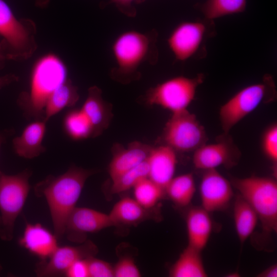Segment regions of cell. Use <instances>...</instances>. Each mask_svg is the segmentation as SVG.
Here are the masks:
<instances>
[{
  "mask_svg": "<svg viewBox=\"0 0 277 277\" xmlns=\"http://www.w3.org/2000/svg\"><path fill=\"white\" fill-rule=\"evenodd\" d=\"M36 27L30 19H18L4 0H0V36L9 60H24L35 52Z\"/></svg>",
  "mask_w": 277,
  "mask_h": 277,
  "instance_id": "7",
  "label": "cell"
},
{
  "mask_svg": "<svg viewBox=\"0 0 277 277\" xmlns=\"http://www.w3.org/2000/svg\"><path fill=\"white\" fill-rule=\"evenodd\" d=\"M152 148L138 141L129 143L126 148L119 144H115L112 147V158L108 168L112 181L146 160Z\"/></svg>",
  "mask_w": 277,
  "mask_h": 277,
  "instance_id": "15",
  "label": "cell"
},
{
  "mask_svg": "<svg viewBox=\"0 0 277 277\" xmlns=\"http://www.w3.org/2000/svg\"><path fill=\"white\" fill-rule=\"evenodd\" d=\"M0 268H1V267H0Z\"/></svg>",
  "mask_w": 277,
  "mask_h": 277,
  "instance_id": "40",
  "label": "cell"
},
{
  "mask_svg": "<svg viewBox=\"0 0 277 277\" xmlns=\"http://www.w3.org/2000/svg\"><path fill=\"white\" fill-rule=\"evenodd\" d=\"M165 193L177 206L184 207L191 202L195 192L193 175L186 173L173 177L165 189Z\"/></svg>",
  "mask_w": 277,
  "mask_h": 277,
  "instance_id": "25",
  "label": "cell"
},
{
  "mask_svg": "<svg viewBox=\"0 0 277 277\" xmlns=\"http://www.w3.org/2000/svg\"><path fill=\"white\" fill-rule=\"evenodd\" d=\"M204 80V75L201 73L193 78L183 76L171 78L148 89L144 95L145 102L150 106H160L172 113L187 109Z\"/></svg>",
  "mask_w": 277,
  "mask_h": 277,
  "instance_id": "8",
  "label": "cell"
},
{
  "mask_svg": "<svg viewBox=\"0 0 277 277\" xmlns=\"http://www.w3.org/2000/svg\"><path fill=\"white\" fill-rule=\"evenodd\" d=\"M81 109L91 125L93 138L109 127L113 115L112 105L103 99L102 90L96 86L88 89L87 98Z\"/></svg>",
  "mask_w": 277,
  "mask_h": 277,
  "instance_id": "16",
  "label": "cell"
},
{
  "mask_svg": "<svg viewBox=\"0 0 277 277\" xmlns=\"http://www.w3.org/2000/svg\"><path fill=\"white\" fill-rule=\"evenodd\" d=\"M8 55L6 47L2 41H0V68H2L5 62L8 60Z\"/></svg>",
  "mask_w": 277,
  "mask_h": 277,
  "instance_id": "37",
  "label": "cell"
},
{
  "mask_svg": "<svg viewBox=\"0 0 277 277\" xmlns=\"http://www.w3.org/2000/svg\"><path fill=\"white\" fill-rule=\"evenodd\" d=\"M133 189L135 200L147 209L153 208L165 194V189L148 177L141 180Z\"/></svg>",
  "mask_w": 277,
  "mask_h": 277,
  "instance_id": "28",
  "label": "cell"
},
{
  "mask_svg": "<svg viewBox=\"0 0 277 277\" xmlns=\"http://www.w3.org/2000/svg\"><path fill=\"white\" fill-rule=\"evenodd\" d=\"M49 0H35V5L39 8H45L49 3Z\"/></svg>",
  "mask_w": 277,
  "mask_h": 277,
  "instance_id": "38",
  "label": "cell"
},
{
  "mask_svg": "<svg viewBox=\"0 0 277 277\" xmlns=\"http://www.w3.org/2000/svg\"><path fill=\"white\" fill-rule=\"evenodd\" d=\"M209 213L201 206L190 208L186 214L188 245L201 251L206 247L212 231Z\"/></svg>",
  "mask_w": 277,
  "mask_h": 277,
  "instance_id": "20",
  "label": "cell"
},
{
  "mask_svg": "<svg viewBox=\"0 0 277 277\" xmlns=\"http://www.w3.org/2000/svg\"><path fill=\"white\" fill-rule=\"evenodd\" d=\"M31 175L28 169L14 175L0 171V238L4 241H10L13 237L16 219L29 192Z\"/></svg>",
  "mask_w": 277,
  "mask_h": 277,
  "instance_id": "6",
  "label": "cell"
},
{
  "mask_svg": "<svg viewBox=\"0 0 277 277\" xmlns=\"http://www.w3.org/2000/svg\"><path fill=\"white\" fill-rule=\"evenodd\" d=\"M95 172L73 165L63 174L48 175L34 186L36 195L47 201L57 238L65 233L67 220L76 207L86 180Z\"/></svg>",
  "mask_w": 277,
  "mask_h": 277,
  "instance_id": "1",
  "label": "cell"
},
{
  "mask_svg": "<svg viewBox=\"0 0 277 277\" xmlns=\"http://www.w3.org/2000/svg\"><path fill=\"white\" fill-rule=\"evenodd\" d=\"M18 81V77L14 74L0 76V89Z\"/></svg>",
  "mask_w": 277,
  "mask_h": 277,
  "instance_id": "35",
  "label": "cell"
},
{
  "mask_svg": "<svg viewBox=\"0 0 277 277\" xmlns=\"http://www.w3.org/2000/svg\"><path fill=\"white\" fill-rule=\"evenodd\" d=\"M241 153L229 133L219 135L213 144H205L194 151L192 161L197 169H216L220 166L231 168L236 165Z\"/></svg>",
  "mask_w": 277,
  "mask_h": 277,
  "instance_id": "10",
  "label": "cell"
},
{
  "mask_svg": "<svg viewBox=\"0 0 277 277\" xmlns=\"http://www.w3.org/2000/svg\"><path fill=\"white\" fill-rule=\"evenodd\" d=\"M147 160L148 178L165 189L175 172L177 164L175 151L164 144L152 147Z\"/></svg>",
  "mask_w": 277,
  "mask_h": 277,
  "instance_id": "18",
  "label": "cell"
},
{
  "mask_svg": "<svg viewBox=\"0 0 277 277\" xmlns=\"http://www.w3.org/2000/svg\"><path fill=\"white\" fill-rule=\"evenodd\" d=\"M67 67L56 54L48 53L39 57L31 69L29 90L17 100L27 117L43 120L46 103L52 93L68 78Z\"/></svg>",
  "mask_w": 277,
  "mask_h": 277,
  "instance_id": "3",
  "label": "cell"
},
{
  "mask_svg": "<svg viewBox=\"0 0 277 277\" xmlns=\"http://www.w3.org/2000/svg\"><path fill=\"white\" fill-rule=\"evenodd\" d=\"M263 149L267 156L274 163L277 161V126L269 127L263 138Z\"/></svg>",
  "mask_w": 277,
  "mask_h": 277,
  "instance_id": "31",
  "label": "cell"
},
{
  "mask_svg": "<svg viewBox=\"0 0 277 277\" xmlns=\"http://www.w3.org/2000/svg\"><path fill=\"white\" fill-rule=\"evenodd\" d=\"M114 226L109 214L86 207H75L67 220L65 234L73 242L85 241L89 233Z\"/></svg>",
  "mask_w": 277,
  "mask_h": 277,
  "instance_id": "13",
  "label": "cell"
},
{
  "mask_svg": "<svg viewBox=\"0 0 277 277\" xmlns=\"http://www.w3.org/2000/svg\"><path fill=\"white\" fill-rule=\"evenodd\" d=\"M152 209L144 207L135 199L125 197L114 205L109 215L114 226L135 225L151 219Z\"/></svg>",
  "mask_w": 277,
  "mask_h": 277,
  "instance_id": "21",
  "label": "cell"
},
{
  "mask_svg": "<svg viewBox=\"0 0 277 277\" xmlns=\"http://www.w3.org/2000/svg\"><path fill=\"white\" fill-rule=\"evenodd\" d=\"M113 269L114 277L141 276V273L134 260L129 256L121 258Z\"/></svg>",
  "mask_w": 277,
  "mask_h": 277,
  "instance_id": "32",
  "label": "cell"
},
{
  "mask_svg": "<svg viewBox=\"0 0 277 277\" xmlns=\"http://www.w3.org/2000/svg\"><path fill=\"white\" fill-rule=\"evenodd\" d=\"M275 83L270 75H265L258 83L248 86L236 93L220 109L223 132L228 133L241 120L260 105L275 100Z\"/></svg>",
  "mask_w": 277,
  "mask_h": 277,
  "instance_id": "5",
  "label": "cell"
},
{
  "mask_svg": "<svg viewBox=\"0 0 277 277\" xmlns=\"http://www.w3.org/2000/svg\"><path fill=\"white\" fill-rule=\"evenodd\" d=\"M3 140H4V137L3 136L2 134H0V149H1L2 144L3 142Z\"/></svg>",
  "mask_w": 277,
  "mask_h": 277,
  "instance_id": "39",
  "label": "cell"
},
{
  "mask_svg": "<svg viewBox=\"0 0 277 277\" xmlns=\"http://www.w3.org/2000/svg\"><path fill=\"white\" fill-rule=\"evenodd\" d=\"M205 22H183L172 30L167 43L176 61H185L197 53L207 33Z\"/></svg>",
  "mask_w": 277,
  "mask_h": 277,
  "instance_id": "11",
  "label": "cell"
},
{
  "mask_svg": "<svg viewBox=\"0 0 277 277\" xmlns=\"http://www.w3.org/2000/svg\"><path fill=\"white\" fill-rule=\"evenodd\" d=\"M161 140L175 151H194L206 144L208 136L196 116L187 109L172 113L166 124Z\"/></svg>",
  "mask_w": 277,
  "mask_h": 277,
  "instance_id": "9",
  "label": "cell"
},
{
  "mask_svg": "<svg viewBox=\"0 0 277 277\" xmlns=\"http://www.w3.org/2000/svg\"><path fill=\"white\" fill-rule=\"evenodd\" d=\"M157 36L155 29L146 32L128 30L119 34L111 47L115 66L110 71L111 77L124 84L138 80L143 64H155L158 60Z\"/></svg>",
  "mask_w": 277,
  "mask_h": 277,
  "instance_id": "2",
  "label": "cell"
},
{
  "mask_svg": "<svg viewBox=\"0 0 277 277\" xmlns=\"http://www.w3.org/2000/svg\"><path fill=\"white\" fill-rule=\"evenodd\" d=\"M232 187L216 169L205 170L200 185L202 207L210 213L225 209L233 197Z\"/></svg>",
  "mask_w": 277,
  "mask_h": 277,
  "instance_id": "14",
  "label": "cell"
},
{
  "mask_svg": "<svg viewBox=\"0 0 277 277\" xmlns=\"http://www.w3.org/2000/svg\"><path fill=\"white\" fill-rule=\"evenodd\" d=\"M201 251L188 245L172 266L169 271L171 277H206Z\"/></svg>",
  "mask_w": 277,
  "mask_h": 277,
  "instance_id": "23",
  "label": "cell"
},
{
  "mask_svg": "<svg viewBox=\"0 0 277 277\" xmlns=\"http://www.w3.org/2000/svg\"><path fill=\"white\" fill-rule=\"evenodd\" d=\"M247 0H206L197 7L206 19L212 22L216 18L245 11Z\"/></svg>",
  "mask_w": 277,
  "mask_h": 277,
  "instance_id": "26",
  "label": "cell"
},
{
  "mask_svg": "<svg viewBox=\"0 0 277 277\" xmlns=\"http://www.w3.org/2000/svg\"><path fill=\"white\" fill-rule=\"evenodd\" d=\"M97 252L96 246L89 241L77 246H58L47 260L37 265L35 271L38 276L65 275L75 262L93 256Z\"/></svg>",
  "mask_w": 277,
  "mask_h": 277,
  "instance_id": "12",
  "label": "cell"
},
{
  "mask_svg": "<svg viewBox=\"0 0 277 277\" xmlns=\"http://www.w3.org/2000/svg\"><path fill=\"white\" fill-rule=\"evenodd\" d=\"M89 277H113V267L108 262L93 256L87 259Z\"/></svg>",
  "mask_w": 277,
  "mask_h": 277,
  "instance_id": "30",
  "label": "cell"
},
{
  "mask_svg": "<svg viewBox=\"0 0 277 277\" xmlns=\"http://www.w3.org/2000/svg\"><path fill=\"white\" fill-rule=\"evenodd\" d=\"M257 276L259 277H276L277 276V266L274 264L264 271L260 273Z\"/></svg>",
  "mask_w": 277,
  "mask_h": 277,
  "instance_id": "36",
  "label": "cell"
},
{
  "mask_svg": "<svg viewBox=\"0 0 277 277\" xmlns=\"http://www.w3.org/2000/svg\"><path fill=\"white\" fill-rule=\"evenodd\" d=\"M79 97L77 87L67 78L48 97L44 110L43 120L47 122L63 109L73 106L78 101Z\"/></svg>",
  "mask_w": 277,
  "mask_h": 277,
  "instance_id": "22",
  "label": "cell"
},
{
  "mask_svg": "<svg viewBox=\"0 0 277 277\" xmlns=\"http://www.w3.org/2000/svg\"><path fill=\"white\" fill-rule=\"evenodd\" d=\"M230 182L253 208L263 229L277 231V183L270 177L252 176L231 179Z\"/></svg>",
  "mask_w": 277,
  "mask_h": 277,
  "instance_id": "4",
  "label": "cell"
},
{
  "mask_svg": "<svg viewBox=\"0 0 277 277\" xmlns=\"http://www.w3.org/2000/svg\"><path fill=\"white\" fill-rule=\"evenodd\" d=\"M57 239L54 234L41 224L26 223L18 243L32 254L45 261L58 247Z\"/></svg>",
  "mask_w": 277,
  "mask_h": 277,
  "instance_id": "17",
  "label": "cell"
},
{
  "mask_svg": "<svg viewBox=\"0 0 277 277\" xmlns=\"http://www.w3.org/2000/svg\"><path fill=\"white\" fill-rule=\"evenodd\" d=\"M47 122L36 120L28 125L22 134L12 141L13 148L18 156L32 159L46 151L42 142L45 134Z\"/></svg>",
  "mask_w": 277,
  "mask_h": 277,
  "instance_id": "19",
  "label": "cell"
},
{
  "mask_svg": "<svg viewBox=\"0 0 277 277\" xmlns=\"http://www.w3.org/2000/svg\"><path fill=\"white\" fill-rule=\"evenodd\" d=\"M87 259L75 262L68 268L65 275L68 277H89Z\"/></svg>",
  "mask_w": 277,
  "mask_h": 277,
  "instance_id": "34",
  "label": "cell"
},
{
  "mask_svg": "<svg viewBox=\"0 0 277 277\" xmlns=\"http://www.w3.org/2000/svg\"><path fill=\"white\" fill-rule=\"evenodd\" d=\"M233 219L238 236L242 244L253 232L259 218L253 208L239 194L235 199Z\"/></svg>",
  "mask_w": 277,
  "mask_h": 277,
  "instance_id": "24",
  "label": "cell"
},
{
  "mask_svg": "<svg viewBox=\"0 0 277 277\" xmlns=\"http://www.w3.org/2000/svg\"><path fill=\"white\" fill-rule=\"evenodd\" d=\"M145 0H109L104 6L114 5L122 14L129 17H134L136 15V9L134 4H138Z\"/></svg>",
  "mask_w": 277,
  "mask_h": 277,
  "instance_id": "33",
  "label": "cell"
},
{
  "mask_svg": "<svg viewBox=\"0 0 277 277\" xmlns=\"http://www.w3.org/2000/svg\"><path fill=\"white\" fill-rule=\"evenodd\" d=\"M149 165L147 160L123 173L112 181L111 192L113 194L126 191L141 180L148 177Z\"/></svg>",
  "mask_w": 277,
  "mask_h": 277,
  "instance_id": "29",
  "label": "cell"
},
{
  "mask_svg": "<svg viewBox=\"0 0 277 277\" xmlns=\"http://www.w3.org/2000/svg\"><path fill=\"white\" fill-rule=\"evenodd\" d=\"M63 127L67 134L73 140L92 137L91 125L81 109H73L66 114Z\"/></svg>",
  "mask_w": 277,
  "mask_h": 277,
  "instance_id": "27",
  "label": "cell"
}]
</instances>
